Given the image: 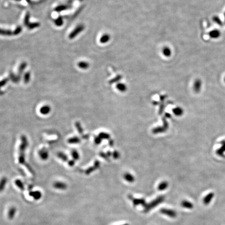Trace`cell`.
<instances>
[{"instance_id":"30bf717a","label":"cell","mask_w":225,"mask_h":225,"mask_svg":"<svg viewBox=\"0 0 225 225\" xmlns=\"http://www.w3.org/2000/svg\"><path fill=\"white\" fill-rule=\"evenodd\" d=\"M16 212V208L15 207H11L8 212V217L10 219H12L14 217Z\"/></svg>"},{"instance_id":"d6986e66","label":"cell","mask_w":225,"mask_h":225,"mask_svg":"<svg viewBox=\"0 0 225 225\" xmlns=\"http://www.w3.org/2000/svg\"><path fill=\"white\" fill-rule=\"evenodd\" d=\"M213 20L215 22V23H216L217 24H218L219 26H223V23L222 20H220L219 17H218V16H214L213 18Z\"/></svg>"},{"instance_id":"4fadbf2b","label":"cell","mask_w":225,"mask_h":225,"mask_svg":"<svg viewBox=\"0 0 225 225\" xmlns=\"http://www.w3.org/2000/svg\"><path fill=\"white\" fill-rule=\"evenodd\" d=\"M110 40V36L108 34H105L102 35L100 39V42L102 43H106L108 42Z\"/></svg>"},{"instance_id":"cb8c5ba5","label":"cell","mask_w":225,"mask_h":225,"mask_svg":"<svg viewBox=\"0 0 225 225\" xmlns=\"http://www.w3.org/2000/svg\"><path fill=\"white\" fill-rule=\"evenodd\" d=\"M29 17H30V14L28 13L26 14V15L25 18V21H24V24H25L26 26H27L28 25V24H29Z\"/></svg>"},{"instance_id":"4dcf8cb0","label":"cell","mask_w":225,"mask_h":225,"mask_svg":"<svg viewBox=\"0 0 225 225\" xmlns=\"http://www.w3.org/2000/svg\"><path fill=\"white\" fill-rule=\"evenodd\" d=\"M129 225V224H123V225Z\"/></svg>"},{"instance_id":"8fae6325","label":"cell","mask_w":225,"mask_h":225,"mask_svg":"<svg viewBox=\"0 0 225 225\" xmlns=\"http://www.w3.org/2000/svg\"><path fill=\"white\" fill-rule=\"evenodd\" d=\"M221 143L222 144V147L217 150V151H216V153L218 155L222 156L224 155V153L225 152V141H223L221 142Z\"/></svg>"},{"instance_id":"8992f818","label":"cell","mask_w":225,"mask_h":225,"mask_svg":"<svg viewBox=\"0 0 225 225\" xmlns=\"http://www.w3.org/2000/svg\"><path fill=\"white\" fill-rule=\"evenodd\" d=\"M181 205L182 208H185L186 209H189V210H191L194 207V205L192 203L187 200L182 201V202L181 203Z\"/></svg>"},{"instance_id":"52a82bcc","label":"cell","mask_w":225,"mask_h":225,"mask_svg":"<svg viewBox=\"0 0 225 225\" xmlns=\"http://www.w3.org/2000/svg\"><path fill=\"white\" fill-rule=\"evenodd\" d=\"M201 87H202V81L200 79L196 80L195 81L194 86H193L195 91L197 92H199L201 90Z\"/></svg>"},{"instance_id":"484cf974","label":"cell","mask_w":225,"mask_h":225,"mask_svg":"<svg viewBox=\"0 0 225 225\" xmlns=\"http://www.w3.org/2000/svg\"><path fill=\"white\" fill-rule=\"evenodd\" d=\"M30 73H27L24 76V81L26 82V83L28 82V81H29V79H30Z\"/></svg>"},{"instance_id":"5b68a950","label":"cell","mask_w":225,"mask_h":225,"mask_svg":"<svg viewBox=\"0 0 225 225\" xmlns=\"http://www.w3.org/2000/svg\"><path fill=\"white\" fill-rule=\"evenodd\" d=\"M214 197V193L213 192H210L206 195L203 199V202L205 205H208L212 201Z\"/></svg>"},{"instance_id":"9c48e42d","label":"cell","mask_w":225,"mask_h":225,"mask_svg":"<svg viewBox=\"0 0 225 225\" xmlns=\"http://www.w3.org/2000/svg\"><path fill=\"white\" fill-rule=\"evenodd\" d=\"M209 35L212 38L217 39L220 36V32L218 30H214L211 31L209 33Z\"/></svg>"},{"instance_id":"d6a6232c","label":"cell","mask_w":225,"mask_h":225,"mask_svg":"<svg viewBox=\"0 0 225 225\" xmlns=\"http://www.w3.org/2000/svg\"></svg>"},{"instance_id":"6da1fadb","label":"cell","mask_w":225,"mask_h":225,"mask_svg":"<svg viewBox=\"0 0 225 225\" xmlns=\"http://www.w3.org/2000/svg\"><path fill=\"white\" fill-rule=\"evenodd\" d=\"M165 197L163 196H161L156 198L155 200L152 201V202L146 204L144 206V212L145 213H148L151 210L154 208H156L157 206L159 205L164 201Z\"/></svg>"},{"instance_id":"1f68e13d","label":"cell","mask_w":225,"mask_h":225,"mask_svg":"<svg viewBox=\"0 0 225 225\" xmlns=\"http://www.w3.org/2000/svg\"></svg>"},{"instance_id":"ffe728a7","label":"cell","mask_w":225,"mask_h":225,"mask_svg":"<svg viewBox=\"0 0 225 225\" xmlns=\"http://www.w3.org/2000/svg\"><path fill=\"white\" fill-rule=\"evenodd\" d=\"M39 26H40V24L39 23H31V24L29 23L28 24V25L27 26V27H28V28L29 29H33V28H37V27H39Z\"/></svg>"},{"instance_id":"277c9868","label":"cell","mask_w":225,"mask_h":225,"mask_svg":"<svg viewBox=\"0 0 225 225\" xmlns=\"http://www.w3.org/2000/svg\"><path fill=\"white\" fill-rule=\"evenodd\" d=\"M130 199L132 200L133 203V205L137 206L139 205H141L144 207L145 205H146V202L143 199H134L133 197H130Z\"/></svg>"},{"instance_id":"f1b7e54d","label":"cell","mask_w":225,"mask_h":225,"mask_svg":"<svg viewBox=\"0 0 225 225\" xmlns=\"http://www.w3.org/2000/svg\"><path fill=\"white\" fill-rule=\"evenodd\" d=\"M175 113H177L178 115H181L182 114V110L180 108H178V109H176V111H175Z\"/></svg>"},{"instance_id":"83f0119b","label":"cell","mask_w":225,"mask_h":225,"mask_svg":"<svg viewBox=\"0 0 225 225\" xmlns=\"http://www.w3.org/2000/svg\"><path fill=\"white\" fill-rule=\"evenodd\" d=\"M16 184L21 190L24 189V186H23V183H21V182H20V181H19V180L16 181Z\"/></svg>"},{"instance_id":"9a60e30c","label":"cell","mask_w":225,"mask_h":225,"mask_svg":"<svg viewBox=\"0 0 225 225\" xmlns=\"http://www.w3.org/2000/svg\"><path fill=\"white\" fill-rule=\"evenodd\" d=\"M78 66L80 69H86L89 67V64L86 62H80L78 64Z\"/></svg>"},{"instance_id":"3957f363","label":"cell","mask_w":225,"mask_h":225,"mask_svg":"<svg viewBox=\"0 0 225 225\" xmlns=\"http://www.w3.org/2000/svg\"><path fill=\"white\" fill-rule=\"evenodd\" d=\"M84 29V26L83 25H79L76 27V29L71 33L69 35V38L70 39H73L78 35L79 33H81L82 31Z\"/></svg>"},{"instance_id":"4316f807","label":"cell","mask_w":225,"mask_h":225,"mask_svg":"<svg viewBox=\"0 0 225 225\" xmlns=\"http://www.w3.org/2000/svg\"><path fill=\"white\" fill-rule=\"evenodd\" d=\"M21 30H22V28H21V27L19 26V27H18L14 31V32L13 33V35H18V34L20 33V32L21 31Z\"/></svg>"},{"instance_id":"e0dca14e","label":"cell","mask_w":225,"mask_h":225,"mask_svg":"<svg viewBox=\"0 0 225 225\" xmlns=\"http://www.w3.org/2000/svg\"><path fill=\"white\" fill-rule=\"evenodd\" d=\"M168 187V183L166 182H163L159 186V190L160 191L164 190Z\"/></svg>"},{"instance_id":"ba28073f","label":"cell","mask_w":225,"mask_h":225,"mask_svg":"<svg viewBox=\"0 0 225 225\" xmlns=\"http://www.w3.org/2000/svg\"><path fill=\"white\" fill-rule=\"evenodd\" d=\"M54 187L56 189H60V190H65L66 189L67 186L64 183L61 182H56L54 184Z\"/></svg>"},{"instance_id":"603a6c76","label":"cell","mask_w":225,"mask_h":225,"mask_svg":"<svg viewBox=\"0 0 225 225\" xmlns=\"http://www.w3.org/2000/svg\"><path fill=\"white\" fill-rule=\"evenodd\" d=\"M125 178L129 182H133L134 181V178L130 174H127L126 176H125Z\"/></svg>"},{"instance_id":"d4e9b609","label":"cell","mask_w":225,"mask_h":225,"mask_svg":"<svg viewBox=\"0 0 225 225\" xmlns=\"http://www.w3.org/2000/svg\"><path fill=\"white\" fill-rule=\"evenodd\" d=\"M26 66H27V64L26 63H23L21 64V65H20V67H19V73H22L23 70L25 69Z\"/></svg>"},{"instance_id":"7c38bea8","label":"cell","mask_w":225,"mask_h":225,"mask_svg":"<svg viewBox=\"0 0 225 225\" xmlns=\"http://www.w3.org/2000/svg\"><path fill=\"white\" fill-rule=\"evenodd\" d=\"M30 195L31 197H33L35 200H39L41 197L42 195L40 191H34L30 193Z\"/></svg>"},{"instance_id":"7402d4cb","label":"cell","mask_w":225,"mask_h":225,"mask_svg":"<svg viewBox=\"0 0 225 225\" xmlns=\"http://www.w3.org/2000/svg\"><path fill=\"white\" fill-rule=\"evenodd\" d=\"M6 180L5 179H3L0 182V191H2L4 188L5 187V185H6Z\"/></svg>"},{"instance_id":"5bb4252c","label":"cell","mask_w":225,"mask_h":225,"mask_svg":"<svg viewBox=\"0 0 225 225\" xmlns=\"http://www.w3.org/2000/svg\"><path fill=\"white\" fill-rule=\"evenodd\" d=\"M163 55L166 57H170L172 54V51L168 47H165L162 51Z\"/></svg>"},{"instance_id":"7a4b0ae2","label":"cell","mask_w":225,"mask_h":225,"mask_svg":"<svg viewBox=\"0 0 225 225\" xmlns=\"http://www.w3.org/2000/svg\"><path fill=\"white\" fill-rule=\"evenodd\" d=\"M160 213L162 214L172 218H174L177 217V212L174 210L172 209L163 208L160 210Z\"/></svg>"},{"instance_id":"f546056e","label":"cell","mask_w":225,"mask_h":225,"mask_svg":"<svg viewBox=\"0 0 225 225\" xmlns=\"http://www.w3.org/2000/svg\"><path fill=\"white\" fill-rule=\"evenodd\" d=\"M118 88L120 90L123 91L126 89V87L125 86V85H124L123 84H119L118 86Z\"/></svg>"},{"instance_id":"2e32d148","label":"cell","mask_w":225,"mask_h":225,"mask_svg":"<svg viewBox=\"0 0 225 225\" xmlns=\"http://www.w3.org/2000/svg\"><path fill=\"white\" fill-rule=\"evenodd\" d=\"M71 8L70 6H67V5H60V6H58L57 8H56L55 10L56 11H57V12H60V11H62V10H67V9H69V8Z\"/></svg>"},{"instance_id":"44dd1931","label":"cell","mask_w":225,"mask_h":225,"mask_svg":"<svg viewBox=\"0 0 225 225\" xmlns=\"http://www.w3.org/2000/svg\"><path fill=\"white\" fill-rule=\"evenodd\" d=\"M55 23L56 26H61L63 24V20L62 19V18L61 17L58 18L56 20H55Z\"/></svg>"},{"instance_id":"ac0fdd59","label":"cell","mask_w":225,"mask_h":225,"mask_svg":"<svg viewBox=\"0 0 225 225\" xmlns=\"http://www.w3.org/2000/svg\"><path fill=\"white\" fill-rule=\"evenodd\" d=\"M13 34V33L10 30H3L2 29H0V35H11Z\"/></svg>"}]
</instances>
